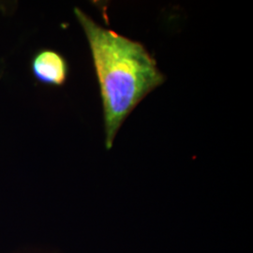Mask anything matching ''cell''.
Returning a JSON list of instances; mask_svg holds the SVG:
<instances>
[{
	"label": "cell",
	"mask_w": 253,
	"mask_h": 253,
	"mask_svg": "<svg viewBox=\"0 0 253 253\" xmlns=\"http://www.w3.org/2000/svg\"><path fill=\"white\" fill-rule=\"evenodd\" d=\"M74 14L90 48L103 109L105 146L111 149L126 118L165 77L142 43L101 27L79 8H74Z\"/></svg>",
	"instance_id": "obj_1"
},
{
	"label": "cell",
	"mask_w": 253,
	"mask_h": 253,
	"mask_svg": "<svg viewBox=\"0 0 253 253\" xmlns=\"http://www.w3.org/2000/svg\"><path fill=\"white\" fill-rule=\"evenodd\" d=\"M30 70L36 81L54 87L63 86L70 73L69 63L63 54L48 48L37 51L31 58Z\"/></svg>",
	"instance_id": "obj_2"
},
{
	"label": "cell",
	"mask_w": 253,
	"mask_h": 253,
	"mask_svg": "<svg viewBox=\"0 0 253 253\" xmlns=\"http://www.w3.org/2000/svg\"><path fill=\"white\" fill-rule=\"evenodd\" d=\"M1 6H2V4H1V3H0V8H1Z\"/></svg>",
	"instance_id": "obj_3"
}]
</instances>
